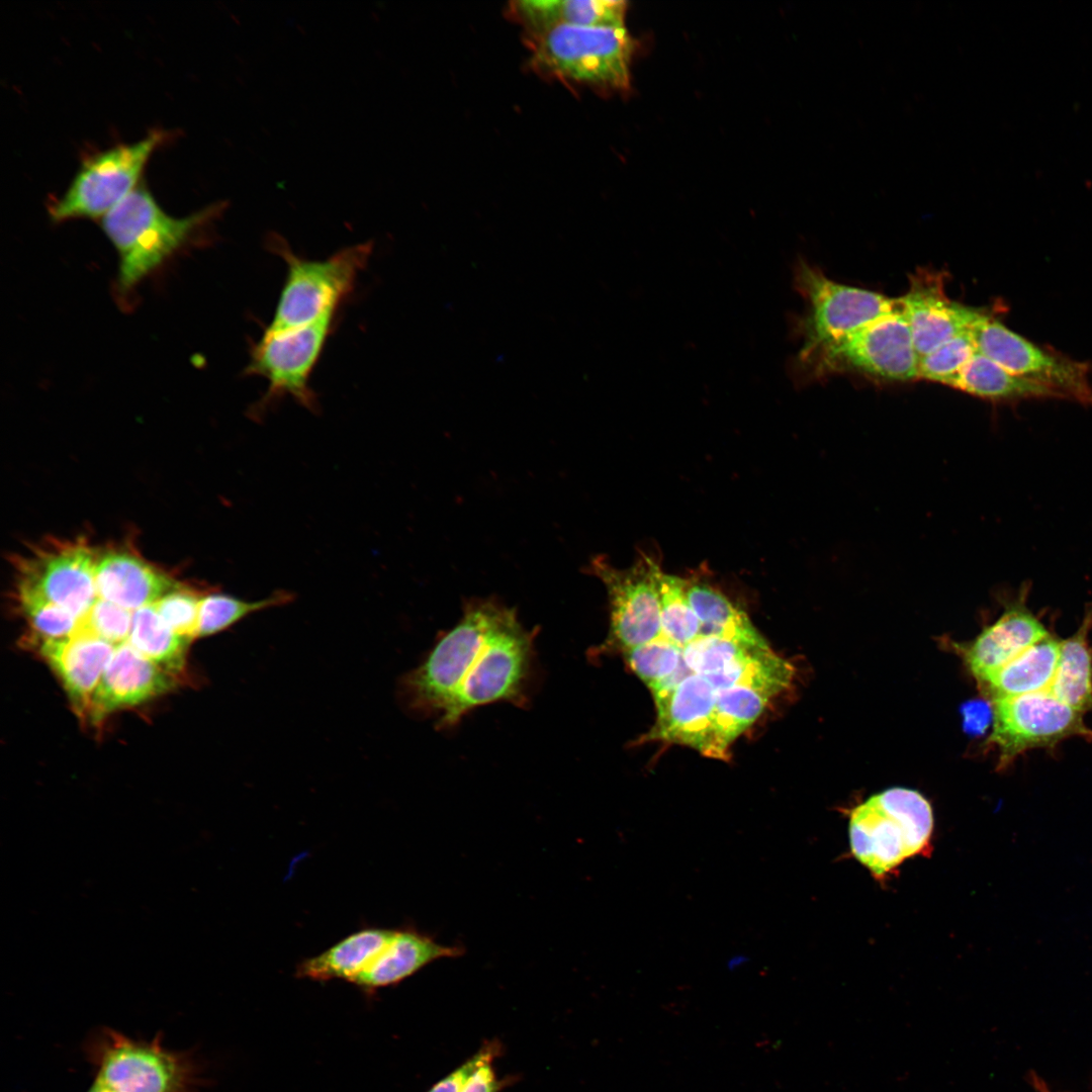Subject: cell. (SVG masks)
<instances>
[{
  "instance_id": "cell-1",
  "label": "cell",
  "mask_w": 1092,
  "mask_h": 1092,
  "mask_svg": "<svg viewBox=\"0 0 1092 1092\" xmlns=\"http://www.w3.org/2000/svg\"><path fill=\"white\" fill-rule=\"evenodd\" d=\"M533 636L514 609L493 600L469 602L460 621L403 676L400 697L413 712L435 716L440 728L480 706L524 704Z\"/></svg>"
},
{
  "instance_id": "cell-2",
  "label": "cell",
  "mask_w": 1092,
  "mask_h": 1092,
  "mask_svg": "<svg viewBox=\"0 0 1092 1092\" xmlns=\"http://www.w3.org/2000/svg\"><path fill=\"white\" fill-rule=\"evenodd\" d=\"M226 201L211 203L183 217L168 214L145 182L101 220L118 255L115 290L127 300L138 285L185 249L208 243Z\"/></svg>"
},
{
  "instance_id": "cell-3",
  "label": "cell",
  "mask_w": 1092,
  "mask_h": 1092,
  "mask_svg": "<svg viewBox=\"0 0 1092 1092\" xmlns=\"http://www.w3.org/2000/svg\"><path fill=\"white\" fill-rule=\"evenodd\" d=\"M530 66L565 84L626 89L633 41L624 26H554L524 31Z\"/></svg>"
},
{
  "instance_id": "cell-4",
  "label": "cell",
  "mask_w": 1092,
  "mask_h": 1092,
  "mask_svg": "<svg viewBox=\"0 0 1092 1092\" xmlns=\"http://www.w3.org/2000/svg\"><path fill=\"white\" fill-rule=\"evenodd\" d=\"M266 246L285 262L286 276L264 334L296 329L337 311L353 292L373 249V244L367 242L341 249L323 260L304 259L277 233L267 235Z\"/></svg>"
},
{
  "instance_id": "cell-5",
  "label": "cell",
  "mask_w": 1092,
  "mask_h": 1092,
  "mask_svg": "<svg viewBox=\"0 0 1092 1092\" xmlns=\"http://www.w3.org/2000/svg\"><path fill=\"white\" fill-rule=\"evenodd\" d=\"M932 829L928 801L917 791L891 788L850 812L851 852L874 876L882 878L927 849Z\"/></svg>"
},
{
  "instance_id": "cell-6",
  "label": "cell",
  "mask_w": 1092,
  "mask_h": 1092,
  "mask_svg": "<svg viewBox=\"0 0 1092 1092\" xmlns=\"http://www.w3.org/2000/svg\"><path fill=\"white\" fill-rule=\"evenodd\" d=\"M918 361L909 325L898 306L824 347L808 360L789 366L792 377L800 383L834 371L905 382L918 379Z\"/></svg>"
},
{
  "instance_id": "cell-7",
  "label": "cell",
  "mask_w": 1092,
  "mask_h": 1092,
  "mask_svg": "<svg viewBox=\"0 0 1092 1092\" xmlns=\"http://www.w3.org/2000/svg\"><path fill=\"white\" fill-rule=\"evenodd\" d=\"M793 280L795 289L807 303V310L792 323L793 332L803 339V345L790 364L808 360L824 347L899 306L897 299L882 293L836 282L804 259L796 262Z\"/></svg>"
},
{
  "instance_id": "cell-8",
  "label": "cell",
  "mask_w": 1092,
  "mask_h": 1092,
  "mask_svg": "<svg viewBox=\"0 0 1092 1092\" xmlns=\"http://www.w3.org/2000/svg\"><path fill=\"white\" fill-rule=\"evenodd\" d=\"M170 138L167 130L153 129L138 142L87 155L67 189L50 200L51 219L104 217L139 185L151 156Z\"/></svg>"
},
{
  "instance_id": "cell-9",
  "label": "cell",
  "mask_w": 1092,
  "mask_h": 1092,
  "mask_svg": "<svg viewBox=\"0 0 1092 1092\" xmlns=\"http://www.w3.org/2000/svg\"><path fill=\"white\" fill-rule=\"evenodd\" d=\"M336 314L337 311H331L311 324L282 333H263L260 340L252 343L244 372L268 381L266 393L251 408L252 418L259 419L284 396L292 397L312 413L317 412V396L309 381L334 330Z\"/></svg>"
},
{
  "instance_id": "cell-10",
  "label": "cell",
  "mask_w": 1092,
  "mask_h": 1092,
  "mask_svg": "<svg viewBox=\"0 0 1092 1092\" xmlns=\"http://www.w3.org/2000/svg\"><path fill=\"white\" fill-rule=\"evenodd\" d=\"M588 568L606 586L609 600L610 628L602 649L623 652L661 635L658 576L662 570L654 557L641 554L630 567L620 569L598 556Z\"/></svg>"
},
{
  "instance_id": "cell-11",
  "label": "cell",
  "mask_w": 1092,
  "mask_h": 1092,
  "mask_svg": "<svg viewBox=\"0 0 1092 1092\" xmlns=\"http://www.w3.org/2000/svg\"><path fill=\"white\" fill-rule=\"evenodd\" d=\"M993 729L989 741L999 750L1005 768L1026 750L1053 747L1070 737L1092 740L1083 713L1048 690L992 702Z\"/></svg>"
},
{
  "instance_id": "cell-12",
  "label": "cell",
  "mask_w": 1092,
  "mask_h": 1092,
  "mask_svg": "<svg viewBox=\"0 0 1092 1092\" xmlns=\"http://www.w3.org/2000/svg\"><path fill=\"white\" fill-rule=\"evenodd\" d=\"M970 333L977 352L1010 373L1048 385L1062 397L1092 403V386L1083 364L1046 353L982 312Z\"/></svg>"
},
{
  "instance_id": "cell-13",
  "label": "cell",
  "mask_w": 1092,
  "mask_h": 1092,
  "mask_svg": "<svg viewBox=\"0 0 1092 1092\" xmlns=\"http://www.w3.org/2000/svg\"><path fill=\"white\" fill-rule=\"evenodd\" d=\"M95 1080L111 1092H188L193 1074L185 1060L158 1043L111 1033Z\"/></svg>"
},
{
  "instance_id": "cell-14",
  "label": "cell",
  "mask_w": 1092,
  "mask_h": 1092,
  "mask_svg": "<svg viewBox=\"0 0 1092 1092\" xmlns=\"http://www.w3.org/2000/svg\"><path fill=\"white\" fill-rule=\"evenodd\" d=\"M945 278V272L919 268L909 276L907 292L897 298L919 358L950 338L970 331L981 313L949 298Z\"/></svg>"
},
{
  "instance_id": "cell-15",
  "label": "cell",
  "mask_w": 1092,
  "mask_h": 1092,
  "mask_svg": "<svg viewBox=\"0 0 1092 1092\" xmlns=\"http://www.w3.org/2000/svg\"><path fill=\"white\" fill-rule=\"evenodd\" d=\"M177 677L127 642L115 647L93 695L88 722L98 725L110 714L138 706L176 687Z\"/></svg>"
},
{
  "instance_id": "cell-16",
  "label": "cell",
  "mask_w": 1092,
  "mask_h": 1092,
  "mask_svg": "<svg viewBox=\"0 0 1092 1092\" xmlns=\"http://www.w3.org/2000/svg\"><path fill=\"white\" fill-rule=\"evenodd\" d=\"M1028 593V584L1024 583L1017 597L1005 605L1003 613L994 623L973 641L958 647L978 682L1050 635L1026 606Z\"/></svg>"
},
{
  "instance_id": "cell-17",
  "label": "cell",
  "mask_w": 1092,
  "mask_h": 1092,
  "mask_svg": "<svg viewBox=\"0 0 1092 1092\" xmlns=\"http://www.w3.org/2000/svg\"><path fill=\"white\" fill-rule=\"evenodd\" d=\"M31 639L40 657L62 682L74 712L88 721L93 695L116 646L82 634L62 639Z\"/></svg>"
},
{
  "instance_id": "cell-18",
  "label": "cell",
  "mask_w": 1092,
  "mask_h": 1092,
  "mask_svg": "<svg viewBox=\"0 0 1092 1092\" xmlns=\"http://www.w3.org/2000/svg\"><path fill=\"white\" fill-rule=\"evenodd\" d=\"M717 691L703 675L687 676L664 700L655 703V725L645 740L693 747L709 756Z\"/></svg>"
},
{
  "instance_id": "cell-19",
  "label": "cell",
  "mask_w": 1092,
  "mask_h": 1092,
  "mask_svg": "<svg viewBox=\"0 0 1092 1092\" xmlns=\"http://www.w3.org/2000/svg\"><path fill=\"white\" fill-rule=\"evenodd\" d=\"M462 953V947L443 945L414 927H403L352 983L372 992L401 982L436 960Z\"/></svg>"
},
{
  "instance_id": "cell-20",
  "label": "cell",
  "mask_w": 1092,
  "mask_h": 1092,
  "mask_svg": "<svg viewBox=\"0 0 1092 1092\" xmlns=\"http://www.w3.org/2000/svg\"><path fill=\"white\" fill-rule=\"evenodd\" d=\"M625 1L520 0L509 2L506 15L524 31L554 26H624Z\"/></svg>"
},
{
  "instance_id": "cell-21",
  "label": "cell",
  "mask_w": 1092,
  "mask_h": 1092,
  "mask_svg": "<svg viewBox=\"0 0 1092 1092\" xmlns=\"http://www.w3.org/2000/svg\"><path fill=\"white\" fill-rule=\"evenodd\" d=\"M1060 645L1051 634L1040 639L979 681L981 691L991 703L1046 691L1057 670Z\"/></svg>"
},
{
  "instance_id": "cell-22",
  "label": "cell",
  "mask_w": 1092,
  "mask_h": 1092,
  "mask_svg": "<svg viewBox=\"0 0 1092 1092\" xmlns=\"http://www.w3.org/2000/svg\"><path fill=\"white\" fill-rule=\"evenodd\" d=\"M395 932L396 929L387 928L361 929L324 952L301 961L295 975L314 981L353 982L385 949Z\"/></svg>"
},
{
  "instance_id": "cell-23",
  "label": "cell",
  "mask_w": 1092,
  "mask_h": 1092,
  "mask_svg": "<svg viewBox=\"0 0 1092 1092\" xmlns=\"http://www.w3.org/2000/svg\"><path fill=\"white\" fill-rule=\"evenodd\" d=\"M1092 602L1085 608L1078 630L1061 641L1057 670L1048 691L1057 699L1085 713L1092 711Z\"/></svg>"
},
{
  "instance_id": "cell-24",
  "label": "cell",
  "mask_w": 1092,
  "mask_h": 1092,
  "mask_svg": "<svg viewBox=\"0 0 1092 1092\" xmlns=\"http://www.w3.org/2000/svg\"><path fill=\"white\" fill-rule=\"evenodd\" d=\"M946 386L996 401L1062 397L1050 386L1012 374L977 351Z\"/></svg>"
},
{
  "instance_id": "cell-25",
  "label": "cell",
  "mask_w": 1092,
  "mask_h": 1092,
  "mask_svg": "<svg viewBox=\"0 0 1092 1092\" xmlns=\"http://www.w3.org/2000/svg\"><path fill=\"white\" fill-rule=\"evenodd\" d=\"M688 600L699 622V636H719L744 641L764 640L747 615L720 589L698 578L688 579Z\"/></svg>"
},
{
  "instance_id": "cell-26",
  "label": "cell",
  "mask_w": 1092,
  "mask_h": 1092,
  "mask_svg": "<svg viewBox=\"0 0 1092 1092\" xmlns=\"http://www.w3.org/2000/svg\"><path fill=\"white\" fill-rule=\"evenodd\" d=\"M771 698L744 686L717 691L709 757L726 759L729 746L759 718Z\"/></svg>"
},
{
  "instance_id": "cell-27",
  "label": "cell",
  "mask_w": 1092,
  "mask_h": 1092,
  "mask_svg": "<svg viewBox=\"0 0 1092 1092\" xmlns=\"http://www.w3.org/2000/svg\"><path fill=\"white\" fill-rule=\"evenodd\" d=\"M134 612L127 643L141 654L177 677L182 672L191 640L174 632L156 606Z\"/></svg>"
},
{
  "instance_id": "cell-28",
  "label": "cell",
  "mask_w": 1092,
  "mask_h": 1092,
  "mask_svg": "<svg viewBox=\"0 0 1092 1092\" xmlns=\"http://www.w3.org/2000/svg\"><path fill=\"white\" fill-rule=\"evenodd\" d=\"M794 674L793 664L769 648L721 670L701 675L708 679L716 691L744 686L775 697L791 685Z\"/></svg>"
},
{
  "instance_id": "cell-29",
  "label": "cell",
  "mask_w": 1092,
  "mask_h": 1092,
  "mask_svg": "<svg viewBox=\"0 0 1092 1092\" xmlns=\"http://www.w3.org/2000/svg\"><path fill=\"white\" fill-rule=\"evenodd\" d=\"M294 595L276 590L259 601H246L220 593L205 594L199 605L197 638L221 632L252 613L289 604Z\"/></svg>"
},
{
  "instance_id": "cell-30",
  "label": "cell",
  "mask_w": 1092,
  "mask_h": 1092,
  "mask_svg": "<svg viewBox=\"0 0 1092 1092\" xmlns=\"http://www.w3.org/2000/svg\"><path fill=\"white\" fill-rule=\"evenodd\" d=\"M686 578L663 571L658 576L661 635L684 648L700 633V622L691 607Z\"/></svg>"
},
{
  "instance_id": "cell-31",
  "label": "cell",
  "mask_w": 1092,
  "mask_h": 1092,
  "mask_svg": "<svg viewBox=\"0 0 1092 1092\" xmlns=\"http://www.w3.org/2000/svg\"><path fill=\"white\" fill-rule=\"evenodd\" d=\"M767 649L769 646L765 640L752 642L719 636H698L682 648V658L693 673L707 674Z\"/></svg>"
},
{
  "instance_id": "cell-32",
  "label": "cell",
  "mask_w": 1092,
  "mask_h": 1092,
  "mask_svg": "<svg viewBox=\"0 0 1092 1092\" xmlns=\"http://www.w3.org/2000/svg\"><path fill=\"white\" fill-rule=\"evenodd\" d=\"M134 612L103 597L97 586L96 600L77 622L75 634L93 636L118 646L128 640Z\"/></svg>"
},
{
  "instance_id": "cell-33",
  "label": "cell",
  "mask_w": 1092,
  "mask_h": 1092,
  "mask_svg": "<svg viewBox=\"0 0 1092 1092\" xmlns=\"http://www.w3.org/2000/svg\"><path fill=\"white\" fill-rule=\"evenodd\" d=\"M622 653L632 671L649 689L670 675L682 659V648L662 635Z\"/></svg>"
},
{
  "instance_id": "cell-34",
  "label": "cell",
  "mask_w": 1092,
  "mask_h": 1092,
  "mask_svg": "<svg viewBox=\"0 0 1092 1092\" xmlns=\"http://www.w3.org/2000/svg\"><path fill=\"white\" fill-rule=\"evenodd\" d=\"M970 331L940 344L918 361V379L947 385L976 353Z\"/></svg>"
},
{
  "instance_id": "cell-35",
  "label": "cell",
  "mask_w": 1092,
  "mask_h": 1092,
  "mask_svg": "<svg viewBox=\"0 0 1092 1092\" xmlns=\"http://www.w3.org/2000/svg\"><path fill=\"white\" fill-rule=\"evenodd\" d=\"M13 598L33 632L32 638L62 639L75 634L77 620L63 609L25 592L13 589Z\"/></svg>"
},
{
  "instance_id": "cell-36",
  "label": "cell",
  "mask_w": 1092,
  "mask_h": 1092,
  "mask_svg": "<svg viewBox=\"0 0 1092 1092\" xmlns=\"http://www.w3.org/2000/svg\"><path fill=\"white\" fill-rule=\"evenodd\" d=\"M204 595L183 583L162 597L157 610L174 632L192 641L197 638L199 605Z\"/></svg>"
},
{
  "instance_id": "cell-37",
  "label": "cell",
  "mask_w": 1092,
  "mask_h": 1092,
  "mask_svg": "<svg viewBox=\"0 0 1092 1092\" xmlns=\"http://www.w3.org/2000/svg\"><path fill=\"white\" fill-rule=\"evenodd\" d=\"M491 1057L490 1051H482L475 1055L456 1071L438 1082L429 1092H460L477 1067Z\"/></svg>"
},
{
  "instance_id": "cell-38",
  "label": "cell",
  "mask_w": 1092,
  "mask_h": 1092,
  "mask_svg": "<svg viewBox=\"0 0 1092 1092\" xmlns=\"http://www.w3.org/2000/svg\"><path fill=\"white\" fill-rule=\"evenodd\" d=\"M993 707L983 701H972L963 708L964 726L970 733H983L991 720Z\"/></svg>"
},
{
  "instance_id": "cell-39",
  "label": "cell",
  "mask_w": 1092,
  "mask_h": 1092,
  "mask_svg": "<svg viewBox=\"0 0 1092 1092\" xmlns=\"http://www.w3.org/2000/svg\"><path fill=\"white\" fill-rule=\"evenodd\" d=\"M491 1057L483 1061L472 1073L460 1092H495L497 1083L490 1066Z\"/></svg>"
},
{
  "instance_id": "cell-40",
  "label": "cell",
  "mask_w": 1092,
  "mask_h": 1092,
  "mask_svg": "<svg viewBox=\"0 0 1092 1092\" xmlns=\"http://www.w3.org/2000/svg\"><path fill=\"white\" fill-rule=\"evenodd\" d=\"M87 1092H111V1091L109 1089H107L105 1086H103L102 1084H100L98 1081L95 1080L94 1083L92 1084V1086L89 1088V1090Z\"/></svg>"
}]
</instances>
